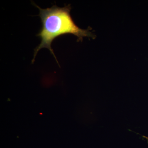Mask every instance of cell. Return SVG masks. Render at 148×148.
Segmentation results:
<instances>
[{
  "label": "cell",
  "mask_w": 148,
  "mask_h": 148,
  "mask_svg": "<svg viewBox=\"0 0 148 148\" xmlns=\"http://www.w3.org/2000/svg\"><path fill=\"white\" fill-rule=\"evenodd\" d=\"M39 10L40 16L42 27L37 36L41 39L40 43L34 49L32 64L34 62L37 53L42 48H47L53 55L58 63L52 47L51 44L57 37L66 34H72L77 37V41H82L84 37L95 39V36L91 32V28L83 29L75 24L71 16V7L70 4L60 8L53 5L50 8L43 9L34 3Z\"/></svg>",
  "instance_id": "1"
},
{
  "label": "cell",
  "mask_w": 148,
  "mask_h": 148,
  "mask_svg": "<svg viewBox=\"0 0 148 148\" xmlns=\"http://www.w3.org/2000/svg\"><path fill=\"white\" fill-rule=\"evenodd\" d=\"M143 137L147 139V142L148 143V137H145V136H143Z\"/></svg>",
  "instance_id": "2"
}]
</instances>
